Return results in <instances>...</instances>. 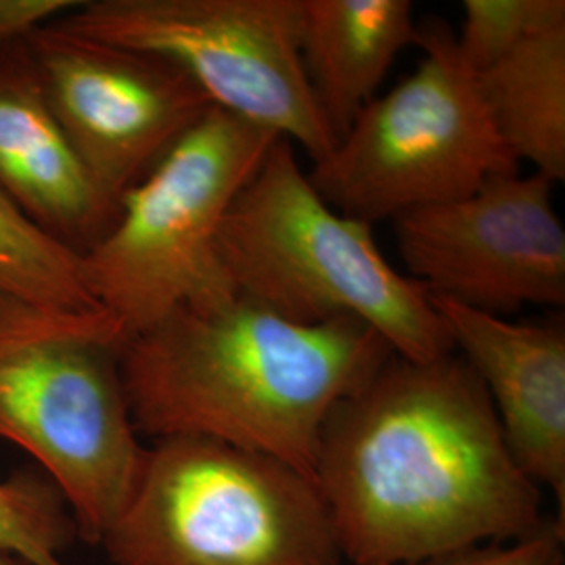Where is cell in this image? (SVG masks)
<instances>
[{
	"mask_svg": "<svg viewBox=\"0 0 565 565\" xmlns=\"http://www.w3.org/2000/svg\"><path fill=\"white\" fill-rule=\"evenodd\" d=\"M0 291L65 310H95L82 258L46 237L0 195Z\"/></svg>",
	"mask_w": 565,
	"mask_h": 565,
	"instance_id": "cell-15",
	"label": "cell"
},
{
	"mask_svg": "<svg viewBox=\"0 0 565 565\" xmlns=\"http://www.w3.org/2000/svg\"><path fill=\"white\" fill-rule=\"evenodd\" d=\"M543 174L490 177L473 193L396 216L408 277L434 298L507 317L565 303V228Z\"/></svg>",
	"mask_w": 565,
	"mask_h": 565,
	"instance_id": "cell-10",
	"label": "cell"
},
{
	"mask_svg": "<svg viewBox=\"0 0 565 565\" xmlns=\"http://www.w3.org/2000/svg\"><path fill=\"white\" fill-rule=\"evenodd\" d=\"M0 565H20V562H15L13 557H9V555H2V553H0Z\"/></svg>",
	"mask_w": 565,
	"mask_h": 565,
	"instance_id": "cell-20",
	"label": "cell"
},
{
	"mask_svg": "<svg viewBox=\"0 0 565 565\" xmlns=\"http://www.w3.org/2000/svg\"><path fill=\"white\" fill-rule=\"evenodd\" d=\"M42 95L103 195L121 198L214 107L181 65L57 20L25 39Z\"/></svg>",
	"mask_w": 565,
	"mask_h": 565,
	"instance_id": "cell-9",
	"label": "cell"
},
{
	"mask_svg": "<svg viewBox=\"0 0 565 565\" xmlns=\"http://www.w3.org/2000/svg\"><path fill=\"white\" fill-rule=\"evenodd\" d=\"M0 195L78 256L102 239L120 212L49 109L25 41L0 51Z\"/></svg>",
	"mask_w": 565,
	"mask_h": 565,
	"instance_id": "cell-12",
	"label": "cell"
},
{
	"mask_svg": "<svg viewBox=\"0 0 565 565\" xmlns=\"http://www.w3.org/2000/svg\"><path fill=\"white\" fill-rule=\"evenodd\" d=\"M455 352L484 385L507 446L534 484L548 488L565 511L564 321L513 323L434 298Z\"/></svg>",
	"mask_w": 565,
	"mask_h": 565,
	"instance_id": "cell-11",
	"label": "cell"
},
{
	"mask_svg": "<svg viewBox=\"0 0 565 565\" xmlns=\"http://www.w3.org/2000/svg\"><path fill=\"white\" fill-rule=\"evenodd\" d=\"M99 545L116 565H342L317 482L205 438L147 448L139 484Z\"/></svg>",
	"mask_w": 565,
	"mask_h": 565,
	"instance_id": "cell-5",
	"label": "cell"
},
{
	"mask_svg": "<svg viewBox=\"0 0 565 565\" xmlns=\"http://www.w3.org/2000/svg\"><path fill=\"white\" fill-rule=\"evenodd\" d=\"M417 30L411 0H302L306 81L338 141Z\"/></svg>",
	"mask_w": 565,
	"mask_h": 565,
	"instance_id": "cell-13",
	"label": "cell"
},
{
	"mask_svg": "<svg viewBox=\"0 0 565 565\" xmlns=\"http://www.w3.org/2000/svg\"><path fill=\"white\" fill-rule=\"evenodd\" d=\"M76 0H0V51L25 41L42 25L72 13Z\"/></svg>",
	"mask_w": 565,
	"mask_h": 565,
	"instance_id": "cell-19",
	"label": "cell"
},
{
	"mask_svg": "<svg viewBox=\"0 0 565 565\" xmlns=\"http://www.w3.org/2000/svg\"><path fill=\"white\" fill-rule=\"evenodd\" d=\"M392 354L359 319L291 323L235 296L130 338L120 366L137 434L223 443L315 480L329 413Z\"/></svg>",
	"mask_w": 565,
	"mask_h": 565,
	"instance_id": "cell-2",
	"label": "cell"
},
{
	"mask_svg": "<svg viewBox=\"0 0 565 565\" xmlns=\"http://www.w3.org/2000/svg\"><path fill=\"white\" fill-rule=\"evenodd\" d=\"M415 42L424 51L415 72L369 103L308 174L343 216L366 224L394 221L520 170L446 23H427Z\"/></svg>",
	"mask_w": 565,
	"mask_h": 565,
	"instance_id": "cell-7",
	"label": "cell"
},
{
	"mask_svg": "<svg viewBox=\"0 0 565 565\" xmlns=\"http://www.w3.org/2000/svg\"><path fill=\"white\" fill-rule=\"evenodd\" d=\"M457 49L473 74L503 60L525 39L565 23L564 0H465Z\"/></svg>",
	"mask_w": 565,
	"mask_h": 565,
	"instance_id": "cell-17",
	"label": "cell"
},
{
	"mask_svg": "<svg viewBox=\"0 0 565 565\" xmlns=\"http://www.w3.org/2000/svg\"><path fill=\"white\" fill-rule=\"evenodd\" d=\"M398 565H565L564 522L546 520L541 530L520 541L469 546Z\"/></svg>",
	"mask_w": 565,
	"mask_h": 565,
	"instance_id": "cell-18",
	"label": "cell"
},
{
	"mask_svg": "<svg viewBox=\"0 0 565 565\" xmlns=\"http://www.w3.org/2000/svg\"><path fill=\"white\" fill-rule=\"evenodd\" d=\"M124 343L103 308L65 310L0 291V438L42 465L76 530L97 545L147 459L121 380Z\"/></svg>",
	"mask_w": 565,
	"mask_h": 565,
	"instance_id": "cell-4",
	"label": "cell"
},
{
	"mask_svg": "<svg viewBox=\"0 0 565 565\" xmlns=\"http://www.w3.org/2000/svg\"><path fill=\"white\" fill-rule=\"evenodd\" d=\"M343 559L398 565L520 541L546 520L484 385L457 352L392 354L329 413L315 465Z\"/></svg>",
	"mask_w": 565,
	"mask_h": 565,
	"instance_id": "cell-1",
	"label": "cell"
},
{
	"mask_svg": "<svg viewBox=\"0 0 565 565\" xmlns=\"http://www.w3.org/2000/svg\"><path fill=\"white\" fill-rule=\"evenodd\" d=\"M371 226L324 202L279 139L228 210L218 249L235 294L291 323L352 317L413 363L455 352L431 296L385 260Z\"/></svg>",
	"mask_w": 565,
	"mask_h": 565,
	"instance_id": "cell-3",
	"label": "cell"
},
{
	"mask_svg": "<svg viewBox=\"0 0 565 565\" xmlns=\"http://www.w3.org/2000/svg\"><path fill=\"white\" fill-rule=\"evenodd\" d=\"M57 23L174 61L214 107L300 145L312 162L338 145L303 72L302 0H93Z\"/></svg>",
	"mask_w": 565,
	"mask_h": 565,
	"instance_id": "cell-8",
	"label": "cell"
},
{
	"mask_svg": "<svg viewBox=\"0 0 565 565\" xmlns=\"http://www.w3.org/2000/svg\"><path fill=\"white\" fill-rule=\"evenodd\" d=\"M277 135L212 107L120 202L114 226L82 254L90 298L126 342L181 308L233 300L221 260L224 218Z\"/></svg>",
	"mask_w": 565,
	"mask_h": 565,
	"instance_id": "cell-6",
	"label": "cell"
},
{
	"mask_svg": "<svg viewBox=\"0 0 565 565\" xmlns=\"http://www.w3.org/2000/svg\"><path fill=\"white\" fill-rule=\"evenodd\" d=\"M74 532L76 524L46 473L20 471L0 482V551L25 565H65L60 553Z\"/></svg>",
	"mask_w": 565,
	"mask_h": 565,
	"instance_id": "cell-16",
	"label": "cell"
},
{
	"mask_svg": "<svg viewBox=\"0 0 565 565\" xmlns=\"http://www.w3.org/2000/svg\"><path fill=\"white\" fill-rule=\"evenodd\" d=\"M490 120L518 162L565 179V23L525 39L476 74Z\"/></svg>",
	"mask_w": 565,
	"mask_h": 565,
	"instance_id": "cell-14",
	"label": "cell"
}]
</instances>
